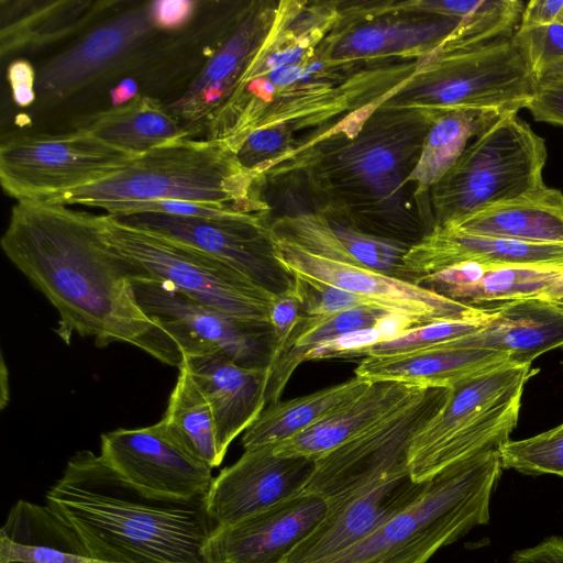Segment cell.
I'll use <instances>...</instances> for the list:
<instances>
[{"label":"cell","mask_w":563,"mask_h":563,"mask_svg":"<svg viewBox=\"0 0 563 563\" xmlns=\"http://www.w3.org/2000/svg\"><path fill=\"white\" fill-rule=\"evenodd\" d=\"M512 41L536 84L563 74V22L536 27L518 26Z\"/></svg>","instance_id":"74e56055"},{"label":"cell","mask_w":563,"mask_h":563,"mask_svg":"<svg viewBox=\"0 0 563 563\" xmlns=\"http://www.w3.org/2000/svg\"><path fill=\"white\" fill-rule=\"evenodd\" d=\"M273 243L277 258L291 275L353 291L390 312L411 318L418 325L478 317L489 309L448 298L412 282L366 267L323 258L287 242L273 239Z\"/></svg>","instance_id":"9a60e30c"},{"label":"cell","mask_w":563,"mask_h":563,"mask_svg":"<svg viewBox=\"0 0 563 563\" xmlns=\"http://www.w3.org/2000/svg\"><path fill=\"white\" fill-rule=\"evenodd\" d=\"M45 499L75 529L93 563H213L206 548L217 525L206 497L144 493L101 454L75 453Z\"/></svg>","instance_id":"7a4b0ae2"},{"label":"cell","mask_w":563,"mask_h":563,"mask_svg":"<svg viewBox=\"0 0 563 563\" xmlns=\"http://www.w3.org/2000/svg\"><path fill=\"white\" fill-rule=\"evenodd\" d=\"M496 316V308L478 317L444 320L415 327L401 335L379 342L366 349L362 357L393 355L426 350L441 343L475 333L489 324Z\"/></svg>","instance_id":"d590c367"},{"label":"cell","mask_w":563,"mask_h":563,"mask_svg":"<svg viewBox=\"0 0 563 563\" xmlns=\"http://www.w3.org/2000/svg\"><path fill=\"white\" fill-rule=\"evenodd\" d=\"M114 217L210 254L273 297L294 285L292 275L276 256L269 225L264 222L263 216L249 219H210L162 213Z\"/></svg>","instance_id":"4fadbf2b"},{"label":"cell","mask_w":563,"mask_h":563,"mask_svg":"<svg viewBox=\"0 0 563 563\" xmlns=\"http://www.w3.org/2000/svg\"><path fill=\"white\" fill-rule=\"evenodd\" d=\"M460 25L457 16L430 13L368 22L333 37L324 58L336 63L419 53L426 57L450 51Z\"/></svg>","instance_id":"cb8c5ba5"},{"label":"cell","mask_w":563,"mask_h":563,"mask_svg":"<svg viewBox=\"0 0 563 563\" xmlns=\"http://www.w3.org/2000/svg\"><path fill=\"white\" fill-rule=\"evenodd\" d=\"M275 13L276 9L262 3L245 8L185 92L166 106L189 131L201 122L209 123L230 97L269 32Z\"/></svg>","instance_id":"ffe728a7"},{"label":"cell","mask_w":563,"mask_h":563,"mask_svg":"<svg viewBox=\"0 0 563 563\" xmlns=\"http://www.w3.org/2000/svg\"><path fill=\"white\" fill-rule=\"evenodd\" d=\"M258 178L225 142L185 137L140 155L107 179L41 201L107 210L122 203L183 200L263 214L267 207L252 196Z\"/></svg>","instance_id":"3957f363"},{"label":"cell","mask_w":563,"mask_h":563,"mask_svg":"<svg viewBox=\"0 0 563 563\" xmlns=\"http://www.w3.org/2000/svg\"><path fill=\"white\" fill-rule=\"evenodd\" d=\"M11 263L57 310L55 332L128 343L178 368L183 355L136 301L126 262L103 241L97 216L41 200L18 201L0 240Z\"/></svg>","instance_id":"6da1fadb"},{"label":"cell","mask_w":563,"mask_h":563,"mask_svg":"<svg viewBox=\"0 0 563 563\" xmlns=\"http://www.w3.org/2000/svg\"><path fill=\"white\" fill-rule=\"evenodd\" d=\"M372 382L352 378L314 393L268 405L243 433L244 450L276 445L308 429L363 393Z\"/></svg>","instance_id":"f546056e"},{"label":"cell","mask_w":563,"mask_h":563,"mask_svg":"<svg viewBox=\"0 0 563 563\" xmlns=\"http://www.w3.org/2000/svg\"><path fill=\"white\" fill-rule=\"evenodd\" d=\"M323 216L343 250L345 263L415 283L405 265L410 245L366 233L333 212Z\"/></svg>","instance_id":"836d02e7"},{"label":"cell","mask_w":563,"mask_h":563,"mask_svg":"<svg viewBox=\"0 0 563 563\" xmlns=\"http://www.w3.org/2000/svg\"><path fill=\"white\" fill-rule=\"evenodd\" d=\"M545 141L517 113H506L467 145L432 187L434 228L456 225L544 184Z\"/></svg>","instance_id":"52a82bcc"},{"label":"cell","mask_w":563,"mask_h":563,"mask_svg":"<svg viewBox=\"0 0 563 563\" xmlns=\"http://www.w3.org/2000/svg\"><path fill=\"white\" fill-rule=\"evenodd\" d=\"M113 107H119L137 97V85L131 79L121 80L110 92Z\"/></svg>","instance_id":"c3c4849f"},{"label":"cell","mask_w":563,"mask_h":563,"mask_svg":"<svg viewBox=\"0 0 563 563\" xmlns=\"http://www.w3.org/2000/svg\"><path fill=\"white\" fill-rule=\"evenodd\" d=\"M534 87V77L511 36L423 57L420 71L382 106L434 114L464 108L518 113Z\"/></svg>","instance_id":"ba28073f"},{"label":"cell","mask_w":563,"mask_h":563,"mask_svg":"<svg viewBox=\"0 0 563 563\" xmlns=\"http://www.w3.org/2000/svg\"><path fill=\"white\" fill-rule=\"evenodd\" d=\"M504 114L493 109H453L440 113L430 124L408 184L423 194L448 173L470 144Z\"/></svg>","instance_id":"4dcf8cb0"},{"label":"cell","mask_w":563,"mask_h":563,"mask_svg":"<svg viewBox=\"0 0 563 563\" xmlns=\"http://www.w3.org/2000/svg\"><path fill=\"white\" fill-rule=\"evenodd\" d=\"M2 7L1 55L37 46L71 33L111 2H7Z\"/></svg>","instance_id":"1f68e13d"},{"label":"cell","mask_w":563,"mask_h":563,"mask_svg":"<svg viewBox=\"0 0 563 563\" xmlns=\"http://www.w3.org/2000/svg\"><path fill=\"white\" fill-rule=\"evenodd\" d=\"M448 228L530 243L563 244V194L543 184Z\"/></svg>","instance_id":"83f0119b"},{"label":"cell","mask_w":563,"mask_h":563,"mask_svg":"<svg viewBox=\"0 0 563 563\" xmlns=\"http://www.w3.org/2000/svg\"><path fill=\"white\" fill-rule=\"evenodd\" d=\"M509 362L508 354L494 350L431 347L401 354L365 356L354 374L369 382L453 388Z\"/></svg>","instance_id":"d4e9b609"},{"label":"cell","mask_w":563,"mask_h":563,"mask_svg":"<svg viewBox=\"0 0 563 563\" xmlns=\"http://www.w3.org/2000/svg\"><path fill=\"white\" fill-rule=\"evenodd\" d=\"M303 316L302 303L295 285L273 298L269 310V323L274 338V354L269 368L285 352L295 329Z\"/></svg>","instance_id":"ab89813d"},{"label":"cell","mask_w":563,"mask_h":563,"mask_svg":"<svg viewBox=\"0 0 563 563\" xmlns=\"http://www.w3.org/2000/svg\"><path fill=\"white\" fill-rule=\"evenodd\" d=\"M525 109L536 121L563 126V74L538 81Z\"/></svg>","instance_id":"b9f144b4"},{"label":"cell","mask_w":563,"mask_h":563,"mask_svg":"<svg viewBox=\"0 0 563 563\" xmlns=\"http://www.w3.org/2000/svg\"><path fill=\"white\" fill-rule=\"evenodd\" d=\"M93 563L75 529L48 505L18 500L0 529V563Z\"/></svg>","instance_id":"4316f807"},{"label":"cell","mask_w":563,"mask_h":563,"mask_svg":"<svg viewBox=\"0 0 563 563\" xmlns=\"http://www.w3.org/2000/svg\"><path fill=\"white\" fill-rule=\"evenodd\" d=\"M537 298L558 300L563 298V272H559L554 279L540 292Z\"/></svg>","instance_id":"681fc988"},{"label":"cell","mask_w":563,"mask_h":563,"mask_svg":"<svg viewBox=\"0 0 563 563\" xmlns=\"http://www.w3.org/2000/svg\"><path fill=\"white\" fill-rule=\"evenodd\" d=\"M100 454L125 481L155 496L206 497L214 478L212 467L163 419L148 427L103 433Z\"/></svg>","instance_id":"5bb4252c"},{"label":"cell","mask_w":563,"mask_h":563,"mask_svg":"<svg viewBox=\"0 0 563 563\" xmlns=\"http://www.w3.org/2000/svg\"><path fill=\"white\" fill-rule=\"evenodd\" d=\"M510 563H563V538L551 536L533 547L516 551Z\"/></svg>","instance_id":"bcb514c9"},{"label":"cell","mask_w":563,"mask_h":563,"mask_svg":"<svg viewBox=\"0 0 563 563\" xmlns=\"http://www.w3.org/2000/svg\"><path fill=\"white\" fill-rule=\"evenodd\" d=\"M131 280L137 303L170 336L184 360L221 352L240 366L269 369L274 354L271 325L200 303L157 279Z\"/></svg>","instance_id":"7c38bea8"},{"label":"cell","mask_w":563,"mask_h":563,"mask_svg":"<svg viewBox=\"0 0 563 563\" xmlns=\"http://www.w3.org/2000/svg\"><path fill=\"white\" fill-rule=\"evenodd\" d=\"M327 509L320 497L301 493L234 525L217 527L206 552L213 563H282Z\"/></svg>","instance_id":"d6986e66"},{"label":"cell","mask_w":563,"mask_h":563,"mask_svg":"<svg viewBox=\"0 0 563 563\" xmlns=\"http://www.w3.org/2000/svg\"><path fill=\"white\" fill-rule=\"evenodd\" d=\"M379 342L383 338L375 327L347 332L317 344L303 355L302 362L360 357L366 349Z\"/></svg>","instance_id":"60d3db41"},{"label":"cell","mask_w":563,"mask_h":563,"mask_svg":"<svg viewBox=\"0 0 563 563\" xmlns=\"http://www.w3.org/2000/svg\"><path fill=\"white\" fill-rule=\"evenodd\" d=\"M377 108L356 124L357 132L331 158L322 162L331 186L340 195L357 196L365 205L384 206L391 213L418 161L423 139L435 119L431 112L408 108Z\"/></svg>","instance_id":"9c48e42d"},{"label":"cell","mask_w":563,"mask_h":563,"mask_svg":"<svg viewBox=\"0 0 563 563\" xmlns=\"http://www.w3.org/2000/svg\"><path fill=\"white\" fill-rule=\"evenodd\" d=\"M499 451L504 468L563 477V423L531 438L509 440Z\"/></svg>","instance_id":"8d00e7d4"},{"label":"cell","mask_w":563,"mask_h":563,"mask_svg":"<svg viewBox=\"0 0 563 563\" xmlns=\"http://www.w3.org/2000/svg\"><path fill=\"white\" fill-rule=\"evenodd\" d=\"M150 2L128 10L53 57L38 71L36 95L59 101L123 66L157 32Z\"/></svg>","instance_id":"e0dca14e"},{"label":"cell","mask_w":563,"mask_h":563,"mask_svg":"<svg viewBox=\"0 0 563 563\" xmlns=\"http://www.w3.org/2000/svg\"><path fill=\"white\" fill-rule=\"evenodd\" d=\"M76 130L135 155L188 137L190 133L166 106L145 96L84 117L76 124Z\"/></svg>","instance_id":"f1b7e54d"},{"label":"cell","mask_w":563,"mask_h":563,"mask_svg":"<svg viewBox=\"0 0 563 563\" xmlns=\"http://www.w3.org/2000/svg\"><path fill=\"white\" fill-rule=\"evenodd\" d=\"M106 244L129 265L131 279L167 283L196 301L233 317L271 325L273 296L210 254L169 236L97 216Z\"/></svg>","instance_id":"8992f818"},{"label":"cell","mask_w":563,"mask_h":563,"mask_svg":"<svg viewBox=\"0 0 563 563\" xmlns=\"http://www.w3.org/2000/svg\"><path fill=\"white\" fill-rule=\"evenodd\" d=\"M185 366L212 410L220 446L227 453L232 441L244 433L267 406L268 368H247L221 352L191 356Z\"/></svg>","instance_id":"7402d4cb"},{"label":"cell","mask_w":563,"mask_h":563,"mask_svg":"<svg viewBox=\"0 0 563 563\" xmlns=\"http://www.w3.org/2000/svg\"><path fill=\"white\" fill-rule=\"evenodd\" d=\"M163 420L209 466L213 468L222 463L225 453L219 443L212 410L185 366L179 367Z\"/></svg>","instance_id":"d6a6232c"},{"label":"cell","mask_w":563,"mask_h":563,"mask_svg":"<svg viewBox=\"0 0 563 563\" xmlns=\"http://www.w3.org/2000/svg\"><path fill=\"white\" fill-rule=\"evenodd\" d=\"M139 156L81 130L15 136L1 144L0 183L18 201L43 200L107 179Z\"/></svg>","instance_id":"8fae6325"},{"label":"cell","mask_w":563,"mask_h":563,"mask_svg":"<svg viewBox=\"0 0 563 563\" xmlns=\"http://www.w3.org/2000/svg\"><path fill=\"white\" fill-rule=\"evenodd\" d=\"M374 327L379 331L384 342L401 335L418 324L405 314L387 312Z\"/></svg>","instance_id":"7dc6e473"},{"label":"cell","mask_w":563,"mask_h":563,"mask_svg":"<svg viewBox=\"0 0 563 563\" xmlns=\"http://www.w3.org/2000/svg\"><path fill=\"white\" fill-rule=\"evenodd\" d=\"M503 470L499 448L445 468L429 481L415 505L319 563H428L440 549L488 522Z\"/></svg>","instance_id":"277c9868"},{"label":"cell","mask_w":563,"mask_h":563,"mask_svg":"<svg viewBox=\"0 0 563 563\" xmlns=\"http://www.w3.org/2000/svg\"><path fill=\"white\" fill-rule=\"evenodd\" d=\"M558 273L533 267H486L479 280L443 296L473 306L537 298Z\"/></svg>","instance_id":"e575fe53"},{"label":"cell","mask_w":563,"mask_h":563,"mask_svg":"<svg viewBox=\"0 0 563 563\" xmlns=\"http://www.w3.org/2000/svg\"><path fill=\"white\" fill-rule=\"evenodd\" d=\"M273 448L244 450L213 478L206 508L217 527L234 525L302 493L314 461L278 456Z\"/></svg>","instance_id":"2e32d148"},{"label":"cell","mask_w":563,"mask_h":563,"mask_svg":"<svg viewBox=\"0 0 563 563\" xmlns=\"http://www.w3.org/2000/svg\"><path fill=\"white\" fill-rule=\"evenodd\" d=\"M419 388L399 382H372L351 401L274 445L273 452L278 456H302L316 461L378 422Z\"/></svg>","instance_id":"484cf974"},{"label":"cell","mask_w":563,"mask_h":563,"mask_svg":"<svg viewBox=\"0 0 563 563\" xmlns=\"http://www.w3.org/2000/svg\"><path fill=\"white\" fill-rule=\"evenodd\" d=\"M495 308V318L484 329L433 347L494 350L508 354L512 363L531 364L543 353L563 346V303L521 298Z\"/></svg>","instance_id":"603a6c76"},{"label":"cell","mask_w":563,"mask_h":563,"mask_svg":"<svg viewBox=\"0 0 563 563\" xmlns=\"http://www.w3.org/2000/svg\"><path fill=\"white\" fill-rule=\"evenodd\" d=\"M539 369L507 363L450 388L435 413L412 438L408 472L416 483L510 440L523 388Z\"/></svg>","instance_id":"5b68a950"},{"label":"cell","mask_w":563,"mask_h":563,"mask_svg":"<svg viewBox=\"0 0 563 563\" xmlns=\"http://www.w3.org/2000/svg\"><path fill=\"white\" fill-rule=\"evenodd\" d=\"M7 74L15 104L31 106L37 97V73L33 66L27 60L19 58L10 63Z\"/></svg>","instance_id":"ee69618b"},{"label":"cell","mask_w":563,"mask_h":563,"mask_svg":"<svg viewBox=\"0 0 563 563\" xmlns=\"http://www.w3.org/2000/svg\"><path fill=\"white\" fill-rule=\"evenodd\" d=\"M292 277L305 316L327 317L358 307L382 308L353 291L300 275Z\"/></svg>","instance_id":"f35d334b"},{"label":"cell","mask_w":563,"mask_h":563,"mask_svg":"<svg viewBox=\"0 0 563 563\" xmlns=\"http://www.w3.org/2000/svg\"><path fill=\"white\" fill-rule=\"evenodd\" d=\"M461 263L563 272V244L530 243L435 227L405 255V265L416 284L426 275Z\"/></svg>","instance_id":"44dd1931"},{"label":"cell","mask_w":563,"mask_h":563,"mask_svg":"<svg viewBox=\"0 0 563 563\" xmlns=\"http://www.w3.org/2000/svg\"><path fill=\"white\" fill-rule=\"evenodd\" d=\"M563 22V0H531L523 8L519 26L536 27Z\"/></svg>","instance_id":"f6af8a7d"},{"label":"cell","mask_w":563,"mask_h":563,"mask_svg":"<svg viewBox=\"0 0 563 563\" xmlns=\"http://www.w3.org/2000/svg\"><path fill=\"white\" fill-rule=\"evenodd\" d=\"M449 393L450 388H419L378 422L316 460L302 493L320 497L329 507L408 472L412 438Z\"/></svg>","instance_id":"30bf717a"},{"label":"cell","mask_w":563,"mask_h":563,"mask_svg":"<svg viewBox=\"0 0 563 563\" xmlns=\"http://www.w3.org/2000/svg\"><path fill=\"white\" fill-rule=\"evenodd\" d=\"M429 481L416 483L406 472L329 506L319 525L282 563H319L343 552L415 505Z\"/></svg>","instance_id":"ac0fdd59"},{"label":"cell","mask_w":563,"mask_h":563,"mask_svg":"<svg viewBox=\"0 0 563 563\" xmlns=\"http://www.w3.org/2000/svg\"><path fill=\"white\" fill-rule=\"evenodd\" d=\"M199 2L192 0L151 1V13L158 31H174L185 26L194 16Z\"/></svg>","instance_id":"7bdbcfd3"}]
</instances>
